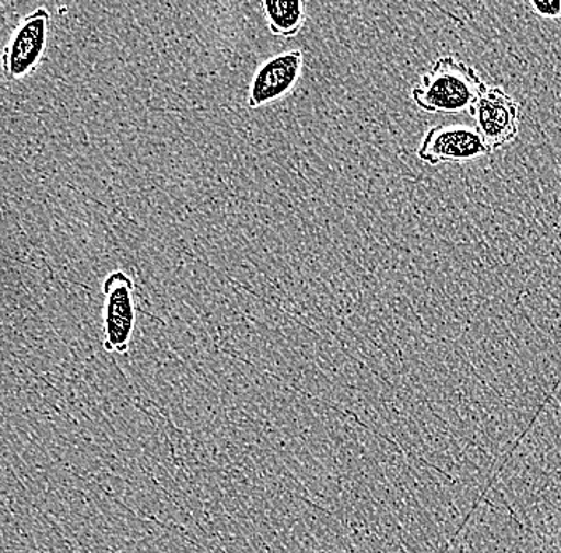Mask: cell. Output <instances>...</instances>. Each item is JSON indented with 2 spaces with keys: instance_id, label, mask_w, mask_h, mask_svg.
<instances>
[{
  "instance_id": "cell-5",
  "label": "cell",
  "mask_w": 561,
  "mask_h": 553,
  "mask_svg": "<svg viewBox=\"0 0 561 553\" xmlns=\"http://www.w3.org/2000/svg\"><path fill=\"white\" fill-rule=\"evenodd\" d=\"M490 153L476 126L466 124L433 126L416 150L419 159L430 166L468 163Z\"/></svg>"
},
{
  "instance_id": "cell-4",
  "label": "cell",
  "mask_w": 561,
  "mask_h": 553,
  "mask_svg": "<svg viewBox=\"0 0 561 553\" xmlns=\"http://www.w3.org/2000/svg\"><path fill=\"white\" fill-rule=\"evenodd\" d=\"M469 112L491 153L514 142L520 135V104L501 87L486 85Z\"/></svg>"
},
{
  "instance_id": "cell-1",
  "label": "cell",
  "mask_w": 561,
  "mask_h": 553,
  "mask_svg": "<svg viewBox=\"0 0 561 553\" xmlns=\"http://www.w3.org/2000/svg\"><path fill=\"white\" fill-rule=\"evenodd\" d=\"M486 83L477 69L454 55L440 56L412 89V100L426 114L471 111Z\"/></svg>"
},
{
  "instance_id": "cell-6",
  "label": "cell",
  "mask_w": 561,
  "mask_h": 553,
  "mask_svg": "<svg viewBox=\"0 0 561 553\" xmlns=\"http://www.w3.org/2000/svg\"><path fill=\"white\" fill-rule=\"evenodd\" d=\"M304 62L301 50L283 51L265 59L249 82L248 106L266 107L293 94L300 82Z\"/></svg>"
},
{
  "instance_id": "cell-7",
  "label": "cell",
  "mask_w": 561,
  "mask_h": 553,
  "mask_svg": "<svg viewBox=\"0 0 561 553\" xmlns=\"http://www.w3.org/2000/svg\"><path fill=\"white\" fill-rule=\"evenodd\" d=\"M270 33L278 38H294L307 23V5L300 0H265L261 3Z\"/></svg>"
},
{
  "instance_id": "cell-3",
  "label": "cell",
  "mask_w": 561,
  "mask_h": 553,
  "mask_svg": "<svg viewBox=\"0 0 561 553\" xmlns=\"http://www.w3.org/2000/svg\"><path fill=\"white\" fill-rule=\"evenodd\" d=\"M135 281L122 269L104 279V349L128 355L136 327Z\"/></svg>"
},
{
  "instance_id": "cell-2",
  "label": "cell",
  "mask_w": 561,
  "mask_h": 553,
  "mask_svg": "<svg viewBox=\"0 0 561 553\" xmlns=\"http://www.w3.org/2000/svg\"><path fill=\"white\" fill-rule=\"evenodd\" d=\"M50 21V12L41 7L16 24L0 58L3 77L9 82L26 79L41 66L48 47Z\"/></svg>"
},
{
  "instance_id": "cell-8",
  "label": "cell",
  "mask_w": 561,
  "mask_h": 553,
  "mask_svg": "<svg viewBox=\"0 0 561 553\" xmlns=\"http://www.w3.org/2000/svg\"><path fill=\"white\" fill-rule=\"evenodd\" d=\"M528 7L539 19L561 20L560 0H557V2H535V0H531V2H528Z\"/></svg>"
}]
</instances>
